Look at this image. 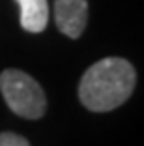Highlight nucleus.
<instances>
[{
    "label": "nucleus",
    "mask_w": 144,
    "mask_h": 146,
    "mask_svg": "<svg viewBox=\"0 0 144 146\" xmlns=\"http://www.w3.org/2000/svg\"><path fill=\"white\" fill-rule=\"evenodd\" d=\"M135 82L137 73L131 62L107 56L84 71L79 82V99L92 112H109L129 99Z\"/></svg>",
    "instance_id": "f257e3e1"
},
{
    "label": "nucleus",
    "mask_w": 144,
    "mask_h": 146,
    "mask_svg": "<svg viewBox=\"0 0 144 146\" xmlns=\"http://www.w3.org/2000/svg\"><path fill=\"white\" fill-rule=\"evenodd\" d=\"M0 92L6 105L21 118L39 120L47 111V98L34 77L21 69H4L0 73Z\"/></svg>",
    "instance_id": "f03ea898"
},
{
    "label": "nucleus",
    "mask_w": 144,
    "mask_h": 146,
    "mask_svg": "<svg viewBox=\"0 0 144 146\" xmlns=\"http://www.w3.org/2000/svg\"><path fill=\"white\" fill-rule=\"evenodd\" d=\"M54 21L64 36L81 38L88 23V0H54Z\"/></svg>",
    "instance_id": "7ed1b4c3"
},
{
    "label": "nucleus",
    "mask_w": 144,
    "mask_h": 146,
    "mask_svg": "<svg viewBox=\"0 0 144 146\" xmlns=\"http://www.w3.org/2000/svg\"><path fill=\"white\" fill-rule=\"evenodd\" d=\"M21 9V26L26 32L38 34L47 28L49 4L47 0H15Z\"/></svg>",
    "instance_id": "20e7f679"
},
{
    "label": "nucleus",
    "mask_w": 144,
    "mask_h": 146,
    "mask_svg": "<svg viewBox=\"0 0 144 146\" xmlns=\"http://www.w3.org/2000/svg\"><path fill=\"white\" fill-rule=\"evenodd\" d=\"M0 146H30V142L23 135L4 131V133H0Z\"/></svg>",
    "instance_id": "39448f33"
}]
</instances>
